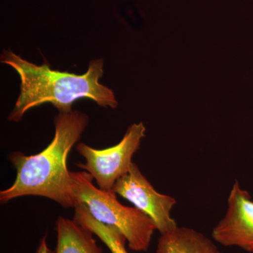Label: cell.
Masks as SVG:
<instances>
[{"mask_svg": "<svg viewBox=\"0 0 253 253\" xmlns=\"http://www.w3.org/2000/svg\"><path fill=\"white\" fill-rule=\"evenodd\" d=\"M89 122L86 113L79 111L59 113L54 118V139L36 155L13 152L9 161L16 170L12 185L0 192V202L25 196H38L55 201L65 208L77 205L72 190L68 154L80 140Z\"/></svg>", "mask_w": 253, "mask_h": 253, "instance_id": "1", "label": "cell"}, {"mask_svg": "<svg viewBox=\"0 0 253 253\" xmlns=\"http://www.w3.org/2000/svg\"><path fill=\"white\" fill-rule=\"evenodd\" d=\"M212 236L221 246L253 253V201L238 181L228 197L225 215L213 228Z\"/></svg>", "mask_w": 253, "mask_h": 253, "instance_id": "6", "label": "cell"}, {"mask_svg": "<svg viewBox=\"0 0 253 253\" xmlns=\"http://www.w3.org/2000/svg\"><path fill=\"white\" fill-rule=\"evenodd\" d=\"M36 253H54L48 247L46 244V235L43 236L40 242Z\"/></svg>", "mask_w": 253, "mask_h": 253, "instance_id": "10", "label": "cell"}, {"mask_svg": "<svg viewBox=\"0 0 253 253\" xmlns=\"http://www.w3.org/2000/svg\"><path fill=\"white\" fill-rule=\"evenodd\" d=\"M56 229L57 244L55 253H104L92 233L74 219L59 217Z\"/></svg>", "mask_w": 253, "mask_h": 253, "instance_id": "8", "label": "cell"}, {"mask_svg": "<svg viewBox=\"0 0 253 253\" xmlns=\"http://www.w3.org/2000/svg\"><path fill=\"white\" fill-rule=\"evenodd\" d=\"M71 176L77 204L83 203L96 220L118 229L126 237L131 251H148L153 234L157 230L149 216L136 207L120 203L113 191L96 187L92 176L85 171L71 172Z\"/></svg>", "mask_w": 253, "mask_h": 253, "instance_id": "3", "label": "cell"}, {"mask_svg": "<svg viewBox=\"0 0 253 253\" xmlns=\"http://www.w3.org/2000/svg\"><path fill=\"white\" fill-rule=\"evenodd\" d=\"M156 253H222L202 233L185 226L162 234Z\"/></svg>", "mask_w": 253, "mask_h": 253, "instance_id": "7", "label": "cell"}, {"mask_svg": "<svg viewBox=\"0 0 253 253\" xmlns=\"http://www.w3.org/2000/svg\"><path fill=\"white\" fill-rule=\"evenodd\" d=\"M145 131L142 123H134L128 127L122 140L105 149L80 143L76 150L85 162L76 165L91 174L100 189L111 191L116 181L129 172L133 156L139 149Z\"/></svg>", "mask_w": 253, "mask_h": 253, "instance_id": "4", "label": "cell"}, {"mask_svg": "<svg viewBox=\"0 0 253 253\" xmlns=\"http://www.w3.org/2000/svg\"><path fill=\"white\" fill-rule=\"evenodd\" d=\"M112 191L149 216L161 235L177 227L176 221L171 217L176 199L158 193L134 162L129 172L116 181Z\"/></svg>", "mask_w": 253, "mask_h": 253, "instance_id": "5", "label": "cell"}, {"mask_svg": "<svg viewBox=\"0 0 253 253\" xmlns=\"http://www.w3.org/2000/svg\"><path fill=\"white\" fill-rule=\"evenodd\" d=\"M1 62L14 68L20 77V93L8 120L18 123L28 110L49 103L59 113L72 112V106L81 99H89L99 106L117 108L112 89L103 85L99 80L104 75V60L91 61L83 75L61 72L44 62L38 66L23 59L11 50H4Z\"/></svg>", "mask_w": 253, "mask_h": 253, "instance_id": "2", "label": "cell"}, {"mask_svg": "<svg viewBox=\"0 0 253 253\" xmlns=\"http://www.w3.org/2000/svg\"><path fill=\"white\" fill-rule=\"evenodd\" d=\"M74 209L73 219L97 236L107 246L110 252L128 253L126 249V237L118 229L96 220L83 203L78 204Z\"/></svg>", "mask_w": 253, "mask_h": 253, "instance_id": "9", "label": "cell"}]
</instances>
